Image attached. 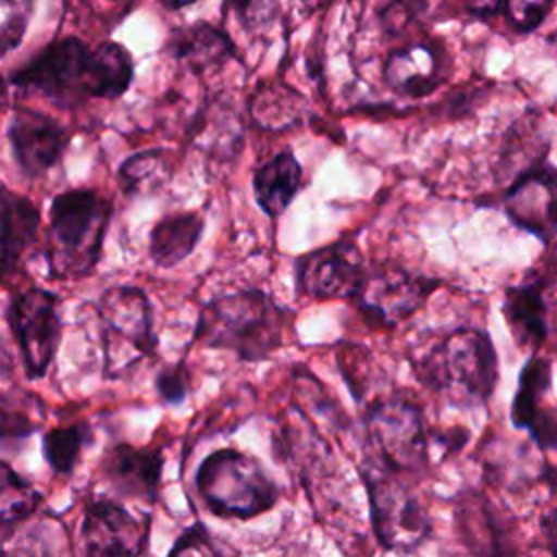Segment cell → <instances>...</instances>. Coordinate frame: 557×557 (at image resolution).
<instances>
[{"instance_id": "cell-23", "label": "cell", "mask_w": 557, "mask_h": 557, "mask_svg": "<svg viewBox=\"0 0 557 557\" xmlns=\"http://www.w3.org/2000/svg\"><path fill=\"white\" fill-rule=\"evenodd\" d=\"M305 98L283 83L261 85L250 100L252 122L263 131H287L305 120Z\"/></svg>"}, {"instance_id": "cell-26", "label": "cell", "mask_w": 557, "mask_h": 557, "mask_svg": "<svg viewBox=\"0 0 557 557\" xmlns=\"http://www.w3.org/2000/svg\"><path fill=\"white\" fill-rule=\"evenodd\" d=\"M168 172H170V163L163 150L150 148V150L135 152L128 159H124L117 170L120 189L128 196L154 191L159 185L165 183Z\"/></svg>"}, {"instance_id": "cell-18", "label": "cell", "mask_w": 557, "mask_h": 557, "mask_svg": "<svg viewBox=\"0 0 557 557\" xmlns=\"http://www.w3.org/2000/svg\"><path fill=\"white\" fill-rule=\"evenodd\" d=\"M163 468L159 450H137L126 444L113 446L102 459L104 481L122 496L152 500Z\"/></svg>"}, {"instance_id": "cell-24", "label": "cell", "mask_w": 557, "mask_h": 557, "mask_svg": "<svg viewBox=\"0 0 557 557\" xmlns=\"http://www.w3.org/2000/svg\"><path fill=\"white\" fill-rule=\"evenodd\" d=\"M44 422V407L26 392H0V453L22 446Z\"/></svg>"}, {"instance_id": "cell-34", "label": "cell", "mask_w": 557, "mask_h": 557, "mask_svg": "<svg viewBox=\"0 0 557 557\" xmlns=\"http://www.w3.org/2000/svg\"><path fill=\"white\" fill-rule=\"evenodd\" d=\"M542 450L557 453V407L537 409L531 426L527 429Z\"/></svg>"}, {"instance_id": "cell-21", "label": "cell", "mask_w": 557, "mask_h": 557, "mask_svg": "<svg viewBox=\"0 0 557 557\" xmlns=\"http://www.w3.org/2000/svg\"><path fill=\"white\" fill-rule=\"evenodd\" d=\"M302 187V168L296 157L285 150L259 165L252 174V191L261 211L278 218Z\"/></svg>"}, {"instance_id": "cell-8", "label": "cell", "mask_w": 557, "mask_h": 557, "mask_svg": "<svg viewBox=\"0 0 557 557\" xmlns=\"http://www.w3.org/2000/svg\"><path fill=\"white\" fill-rule=\"evenodd\" d=\"M96 311L102 337V372L107 379H120L154 350L150 300L141 287L113 285L100 294Z\"/></svg>"}, {"instance_id": "cell-33", "label": "cell", "mask_w": 557, "mask_h": 557, "mask_svg": "<svg viewBox=\"0 0 557 557\" xmlns=\"http://www.w3.org/2000/svg\"><path fill=\"white\" fill-rule=\"evenodd\" d=\"M154 387H157V394L165 403H181L189 394V374H187L185 363L163 368L157 374Z\"/></svg>"}, {"instance_id": "cell-29", "label": "cell", "mask_w": 557, "mask_h": 557, "mask_svg": "<svg viewBox=\"0 0 557 557\" xmlns=\"http://www.w3.org/2000/svg\"><path fill=\"white\" fill-rule=\"evenodd\" d=\"M35 0H0V54L20 46L26 35Z\"/></svg>"}, {"instance_id": "cell-19", "label": "cell", "mask_w": 557, "mask_h": 557, "mask_svg": "<svg viewBox=\"0 0 557 557\" xmlns=\"http://www.w3.org/2000/svg\"><path fill=\"white\" fill-rule=\"evenodd\" d=\"M39 228V211L26 198L0 185V276L13 272L33 246Z\"/></svg>"}, {"instance_id": "cell-25", "label": "cell", "mask_w": 557, "mask_h": 557, "mask_svg": "<svg viewBox=\"0 0 557 557\" xmlns=\"http://www.w3.org/2000/svg\"><path fill=\"white\" fill-rule=\"evenodd\" d=\"M550 389V361L540 357V355H531L527 359V363L520 370L518 376V389L513 394V403H511V424L516 429L527 431L537 413V409H542V400Z\"/></svg>"}, {"instance_id": "cell-35", "label": "cell", "mask_w": 557, "mask_h": 557, "mask_svg": "<svg viewBox=\"0 0 557 557\" xmlns=\"http://www.w3.org/2000/svg\"><path fill=\"white\" fill-rule=\"evenodd\" d=\"M540 529H542V535H544V540H546V548L550 550L553 557H557V507L548 509V511L542 516Z\"/></svg>"}, {"instance_id": "cell-6", "label": "cell", "mask_w": 557, "mask_h": 557, "mask_svg": "<svg viewBox=\"0 0 557 557\" xmlns=\"http://www.w3.org/2000/svg\"><path fill=\"white\" fill-rule=\"evenodd\" d=\"M359 476L366 487L372 533L385 550L413 553L431 533L429 507L407 474L392 472L363 459Z\"/></svg>"}, {"instance_id": "cell-30", "label": "cell", "mask_w": 557, "mask_h": 557, "mask_svg": "<svg viewBox=\"0 0 557 557\" xmlns=\"http://www.w3.org/2000/svg\"><path fill=\"white\" fill-rule=\"evenodd\" d=\"M553 4L555 0H505L503 11L513 30L529 33L546 20Z\"/></svg>"}, {"instance_id": "cell-4", "label": "cell", "mask_w": 557, "mask_h": 557, "mask_svg": "<svg viewBox=\"0 0 557 557\" xmlns=\"http://www.w3.org/2000/svg\"><path fill=\"white\" fill-rule=\"evenodd\" d=\"M113 205L94 189H67L52 198L48 272L52 278H81L100 261Z\"/></svg>"}, {"instance_id": "cell-27", "label": "cell", "mask_w": 557, "mask_h": 557, "mask_svg": "<svg viewBox=\"0 0 557 557\" xmlns=\"http://www.w3.org/2000/svg\"><path fill=\"white\" fill-rule=\"evenodd\" d=\"M91 429L85 422L50 429L44 435L41 448L50 468L59 474H70L81 457V450L89 444Z\"/></svg>"}, {"instance_id": "cell-40", "label": "cell", "mask_w": 557, "mask_h": 557, "mask_svg": "<svg viewBox=\"0 0 557 557\" xmlns=\"http://www.w3.org/2000/svg\"><path fill=\"white\" fill-rule=\"evenodd\" d=\"M0 352H2V350H0Z\"/></svg>"}, {"instance_id": "cell-31", "label": "cell", "mask_w": 557, "mask_h": 557, "mask_svg": "<svg viewBox=\"0 0 557 557\" xmlns=\"http://www.w3.org/2000/svg\"><path fill=\"white\" fill-rule=\"evenodd\" d=\"M226 7L248 30L270 26L278 13V0H226Z\"/></svg>"}, {"instance_id": "cell-14", "label": "cell", "mask_w": 557, "mask_h": 557, "mask_svg": "<svg viewBox=\"0 0 557 557\" xmlns=\"http://www.w3.org/2000/svg\"><path fill=\"white\" fill-rule=\"evenodd\" d=\"M366 278L359 252L350 244H333L313 250L296 263L298 292L311 298H348L357 296Z\"/></svg>"}, {"instance_id": "cell-7", "label": "cell", "mask_w": 557, "mask_h": 557, "mask_svg": "<svg viewBox=\"0 0 557 557\" xmlns=\"http://www.w3.org/2000/svg\"><path fill=\"white\" fill-rule=\"evenodd\" d=\"M368 459L398 474H420L429 463V426L422 407L407 394L374 400L363 418Z\"/></svg>"}, {"instance_id": "cell-12", "label": "cell", "mask_w": 557, "mask_h": 557, "mask_svg": "<svg viewBox=\"0 0 557 557\" xmlns=\"http://www.w3.org/2000/svg\"><path fill=\"white\" fill-rule=\"evenodd\" d=\"M148 540V518H137L113 500L87 505L83 520L85 557H139Z\"/></svg>"}, {"instance_id": "cell-32", "label": "cell", "mask_w": 557, "mask_h": 557, "mask_svg": "<svg viewBox=\"0 0 557 557\" xmlns=\"http://www.w3.org/2000/svg\"><path fill=\"white\" fill-rule=\"evenodd\" d=\"M168 557H222L220 550L215 548L209 531L205 524L196 522L187 527L170 548Z\"/></svg>"}, {"instance_id": "cell-38", "label": "cell", "mask_w": 557, "mask_h": 557, "mask_svg": "<svg viewBox=\"0 0 557 557\" xmlns=\"http://www.w3.org/2000/svg\"><path fill=\"white\" fill-rule=\"evenodd\" d=\"M7 102H9V98H7V83H4V78L0 76V117H2L4 109H7Z\"/></svg>"}, {"instance_id": "cell-15", "label": "cell", "mask_w": 557, "mask_h": 557, "mask_svg": "<svg viewBox=\"0 0 557 557\" xmlns=\"http://www.w3.org/2000/svg\"><path fill=\"white\" fill-rule=\"evenodd\" d=\"M509 220L548 242L557 235V168L540 163L520 174L505 196Z\"/></svg>"}, {"instance_id": "cell-22", "label": "cell", "mask_w": 557, "mask_h": 557, "mask_svg": "<svg viewBox=\"0 0 557 557\" xmlns=\"http://www.w3.org/2000/svg\"><path fill=\"white\" fill-rule=\"evenodd\" d=\"M205 218L196 211H183L161 218L148 239L150 259L159 268H174L187 259L200 242Z\"/></svg>"}, {"instance_id": "cell-1", "label": "cell", "mask_w": 557, "mask_h": 557, "mask_svg": "<svg viewBox=\"0 0 557 557\" xmlns=\"http://www.w3.org/2000/svg\"><path fill=\"white\" fill-rule=\"evenodd\" d=\"M133 72L131 52L115 41L91 48L78 37H61L13 70L9 81L61 107H74L87 98L115 100L124 96Z\"/></svg>"}, {"instance_id": "cell-5", "label": "cell", "mask_w": 557, "mask_h": 557, "mask_svg": "<svg viewBox=\"0 0 557 557\" xmlns=\"http://www.w3.org/2000/svg\"><path fill=\"white\" fill-rule=\"evenodd\" d=\"M196 490L220 518L250 520L270 511L281 492L263 463L237 448H220L196 470Z\"/></svg>"}, {"instance_id": "cell-36", "label": "cell", "mask_w": 557, "mask_h": 557, "mask_svg": "<svg viewBox=\"0 0 557 557\" xmlns=\"http://www.w3.org/2000/svg\"><path fill=\"white\" fill-rule=\"evenodd\" d=\"M505 0H463V7L474 17H492L503 11Z\"/></svg>"}, {"instance_id": "cell-11", "label": "cell", "mask_w": 557, "mask_h": 557, "mask_svg": "<svg viewBox=\"0 0 557 557\" xmlns=\"http://www.w3.org/2000/svg\"><path fill=\"white\" fill-rule=\"evenodd\" d=\"M435 281L416 276L400 268H385L366 274L361 289L357 292L359 309L383 326H394L413 315L429 294L435 289Z\"/></svg>"}, {"instance_id": "cell-9", "label": "cell", "mask_w": 557, "mask_h": 557, "mask_svg": "<svg viewBox=\"0 0 557 557\" xmlns=\"http://www.w3.org/2000/svg\"><path fill=\"white\" fill-rule=\"evenodd\" d=\"M57 305V294L41 287L20 292L9 305V326L20 346L28 379L44 376L57 355L61 339Z\"/></svg>"}, {"instance_id": "cell-13", "label": "cell", "mask_w": 557, "mask_h": 557, "mask_svg": "<svg viewBox=\"0 0 557 557\" xmlns=\"http://www.w3.org/2000/svg\"><path fill=\"white\" fill-rule=\"evenodd\" d=\"M7 135L17 168L30 178L57 165L72 137L70 128L54 117L24 107L13 111Z\"/></svg>"}, {"instance_id": "cell-17", "label": "cell", "mask_w": 557, "mask_h": 557, "mask_svg": "<svg viewBox=\"0 0 557 557\" xmlns=\"http://www.w3.org/2000/svg\"><path fill=\"white\" fill-rule=\"evenodd\" d=\"M385 85L403 96L420 98L444 81V61L435 46L413 44L394 50L383 65Z\"/></svg>"}, {"instance_id": "cell-20", "label": "cell", "mask_w": 557, "mask_h": 557, "mask_svg": "<svg viewBox=\"0 0 557 557\" xmlns=\"http://www.w3.org/2000/svg\"><path fill=\"white\" fill-rule=\"evenodd\" d=\"M165 48L174 59L183 61L196 74L218 67L235 54L231 37L209 22H196L176 28L170 35Z\"/></svg>"}, {"instance_id": "cell-3", "label": "cell", "mask_w": 557, "mask_h": 557, "mask_svg": "<svg viewBox=\"0 0 557 557\" xmlns=\"http://www.w3.org/2000/svg\"><path fill=\"white\" fill-rule=\"evenodd\" d=\"M287 311L259 289L209 300L198 315L194 339L235 352L242 361H263L283 342Z\"/></svg>"}, {"instance_id": "cell-10", "label": "cell", "mask_w": 557, "mask_h": 557, "mask_svg": "<svg viewBox=\"0 0 557 557\" xmlns=\"http://www.w3.org/2000/svg\"><path fill=\"white\" fill-rule=\"evenodd\" d=\"M453 518L466 557H518L511 520L485 494H459L453 505Z\"/></svg>"}, {"instance_id": "cell-2", "label": "cell", "mask_w": 557, "mask_h": 557, "mask_svg": "<svg viewBox=\"0 0 557 557\" xmlns=\"http://www.w3.org/2000/svg\"><path fill=\"white\" fill-rule=\"evenodd\" d=\"M416 376L424 387L450 405H485L498 383V355L481 329H457L431 344L413 359Z\"/></svg>"}, {"instance_id": "cell-37", "label": "cell", "mask_w": 557, "mask_h": 557, "mask_svg": "<svg viewBox=\"0 0 557 557\" xmlns=\"http://www.w3.org/2000/svg\"><path fill=\"white\" fill-rule=\"evenodd\" d=\"M163 7H168V9H183V7H187V4H194V2H198V0H159Z\"/></svg>"}, {"instance_id": "cell-39", "label": "cell", "mask_w": 557, "mask_h": 557, "mask_svg": "<svg viewBox=\"0 0 557 557\" xmlns=\"http://www.w3.org/2000/svg\"><path fill=\"white\" fill-rule=\"evenodd\" d=\"M546 476H548V481L557 487V466H555V468H548V474H546Z\"/></svg>"}, {"instance_id": "cell-28", "label": "cell", "mask_w": 557, "mask_h": 557, "mask_svg": "<svg viewBox=\"0 0 557 557\" xmlns=\"http://www.w3.org/2000/svg\"><path fill=\"white\" fill-rule=\"evenodd\" d=\"M39 503V492L7 463H0V524L30 518Z\"/></svg>"}, {"instance_id": "cell-16", "label": "cell", "mask_w": 557, "mask_h": 557, "mask_svg": "<svg viewBox=\"0 0 557 557\" xmlns=\"http://www.w3.org/2000/svg\"><path fill=\"white\" fill-rule=\"evenodd\" d=\"M507 326L520 348L537 350L548 339L550 298L544 283L529 281L507 287L503 300Z\"/></svg>"}]
</instances>
